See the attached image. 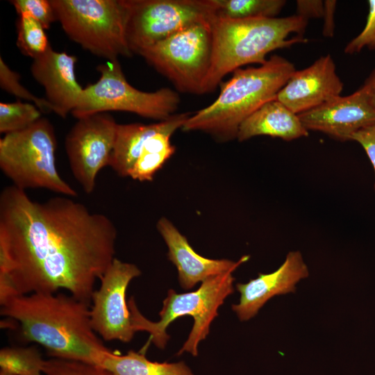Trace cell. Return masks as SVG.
Wrapping results in <instances>:
<instances>
[{
  "mask_svg": "<svg viewBox=\"0 0 375 375\" xmlns=\"http://www.w3.org/2000/svg\"><path fill=\"white\" fill-rule=\"evenodd\" d=\"M117 231L102 213L69 197L34 201L15 185L0 194V280L17 294L66 290L91 303L114 260Z\"/></svg>",
  "mask_w": 375,
  "mask_h": 375,
  "instance_id": "obj_1",
  "label": "cell"
},
{
  "mask_svg": "<svg viewBox=\"0 0 375 375\" xmlns=\"http://www.w3.org/2000/svg\"><path fill=\"white\" fill-rule=\"evenodd\" d=\"M1 315L15 320L23 340L43 346L55 358L97 366L109 350L93 330L90 304L62 292H35L12 297Z\"/></svg>",
  "mask_w": 375,
  "mask_h": 375,
  "instance_id": "obj_2",
  "label": "cell"
},
{
  "mask_svg": "<svg viewBox=\"0 0 375 375\" xmlns=\"http://www.w3.org/2000/svg\"><path fill=\"white\" fill-rule=\"evenodd\" d=\"M308 20L298 15L285 17L226 19L217 17L211 25L212 56L202 94L212 92L224 77L242 66L263 65L276 49L300 42Z\"/></svg>",
  "mask_w": 375,
  "mask_h": 375,
  "instance_id": "obj_3",
  "label": "cell"
},
{
  "mask_svg": "<svg viewBox=\"0 0 375 375\" xmlns=\"http://www.w3.org/2000/svg\"><path fill=\"white\" fill-rule=\"evenodd\" d=\"M295 71L292 62L277 55L259 67L235 70L221 85L217 98L191 115L182 130L203 131L221 142L237 138L241 124L261 106L276 99Z\"/></svg>",
  "mask_w": 375,
  "mask_h": 375,
  "instance_id": "obj_4",
  "label": "cell"
},
{
  "mask_svg": "<svg viewBox=\"0 0 375 375\" xmlns=\"http://www.w3.org/2000/svg\"><path fill=\"white\" fill-rule=\"evenodd\" d=\"M233 272L229 271L209 278L193 292L177 293L169 289L163 300L158 322H151L143 316L131 297L128 306L135 331L149 333L150 340L163 349L169 339L167 333L169 325L178 317L191 316L194 319L192 330L177 355L188 352L193 356H198L199 344L208 335L210 324L218 315L219 308L234 292Z\"/></svg>",
  "mask_w": 375,
  "mask_h": 375,
  "instance_id": "obj_5",
  "label": "cell"
},
{
  "mask_svg": "<svg viewBox=\"0 0 375 375\" xmlns=\"http://www.w3.org/2000/svg\"><path fill=\"white\" fill-rule=\"evenodd\" d=\"M56 138L52 124L41 117L28 127L0 140V168L15 187L42 188L75 197L76 191L59 174Z\"/></svg>",
  "mask_w": 375,
  "mask_h": 375,
  "instance_id": "obj_6",
  "label": "cell"
},
{
  "mask_svg": "<svg viewBox=\"0 0 375 375\" xmlns=\"http://www.w3.org/2000/svg\"><path fill=\"white\" fill-rule=\"evenodd\" d=\"M50 1L64 32L82 48L108 60L132 56L121 0Z\"/></svg>",
  "mask_w": 375,
  "mask_h": 375,
  "instance_id": "obj_7",
  "label": "cell"
},
{
  "mask_svg": "<svg viewBox=\"0 0 375 375\" xmlns=\"http://www.w3.org/2000/svg\"><path fill=\"white\" fill-rule=\"evenodd\" d=\"M99 79L83 88L72 112L76 119L108 111H124L163 121L175 114L178 94L167 88L154 92L139 90L128 83L118 60H108L97 67Z\"/></svg>",
  "mask_w": 375,
  "mask_h": 375,
  "instance_id": "obj_8",
  "label": "cell"
},
{
  "mask_svg": "<svg viewBox=\"0 0 375 375\" xmlns=\"http://www.w3.org/2000/svg\"><path fill=\"white\" fill-rule=\"evenodd\" d=\"M125 36L131 53H139L188 27L212 25L217 0H121Z\"/></svg>",
  "mask_w": 375,
  "mask_h": 375,
  "instance_id": "obj_9",
  "label": "cell"
},
{
  "mask_svg": "<svg viewBox=\"0 0 375 375\" xmlns=\"http://www.w3.org/2000/svg\"><path fill=\"white\" fill-rule=\"evenodd\" d=\"M181 92L202 94L212 56L211 25L188 27L139 53Z\"/></svg>",
  "mask_w": 375,
  "mask_h": 375,
  "instance_id": "obj_10",
  "label": "cell"
},
{
  "mask_svg": "<svg viewBox=\"0 0 375 375\" xmlns=\"http://www.w3.org/2000/svg\"><path fill=\"white\" fill-rule=\"evenodd\" d=\"M117 124L107 112L78 119L65 147L73 176L86 194L93 192L101 169L109 166Z\"/></svg>",
  "mask_w": 375,
  "mask_h": 375,
  "instance_id": "obj_11",
  "label": "cell"
},
{
  "mask_svg": "<svg viewBox=\"0 0 375 375\" xmlns=\"http://www.w3.org/2000/svg\"><path fill=\"white\" fill-rule=\"evenodd\" d=\"M141 271L133 263L116 258L100 278L90 303L91 325L105 341L130 342L135 333L126 301L127 288Z\"/></svg>",
  "mask_w": 375,
  "mask_h": 375,
  "instance_id": "obj_12",
  "label": "cell"
},
{
  "mask_svg": "<svg viewBox=\"0 0 375 375\" xmlns=\"http://www.w3.org/2000/svg\"><path fill=\"white\" fill-rule=\"evenodd\" d=\"M299 115L308 130L322 132L342 141L375 124V110L362 86L350 95L335 97Z\"/></svg>",
  "mask_w": 375,
  "mask_h": 375,
  "instance_id": "obj_13",
  "label": "cell"
},
{
  "mask_svg": "<svg viewBox=\"0 0 375 375\" xmlns=\"http://www.w3.org/2000/svg\"><path fill=\"white\" fill-rule=\"evenodd\" d=\"M342 89L343 83L336 73L335 62L328 54L309 67L296 70L276 99L299 115L340 96Z\"/></svg>",
  "mask_w": 375,
  "mask_h": 375,
  "instance_id": "obj_14",
  "label": "cell"
},
{
  "mask_svg": "<svg viewBox=\"0 0 375 375\" xmlns=\"http://www.w3.org/2000/svg\"><path fill=\"white\" fill-rule=\"evenodd\" d=\"M308 275V267L300 251H290L274 272L259 274L246 283L236 284L240 297L238 303L232 305V310L240 321H247L255 317L273 297L294 292L296 284Z\"/></svg>",
  "mask_w": 375,
  "mask_h": 375,
  "instance_id": "obj_15",
  "label": "cell"
},
{
  "mask_svg": "<svg viewBox=\"0 0 375 375\" xmlns=\"http://www.w3.org/2000/svg\"><path fill=\"white\" fill-rule=\"evenodd\" d=\"M76 56L54 51L50 46L31 66L33 77L44 88V98L62 118L72 113L83 90L76 77Z\"/></svg>",
  "mask_w": 375,
  "mask_h": 375,
  "instance_id": "obj_16",
  "label": "cell"
},
{
  "mask_svg": "<svg viewBox=\"0 0 375 375\" xmlns=\"http://www.w3.org/2000/svg\"><path fill=\"white\" fill-rule=\"evenodd\" d=\"M156 227L167 246L168 258L177 269L180 285L185 290L212 276L234 272L249 258L244 256L233 261L205 258L194 250L187 238L166 217L159 219Z\"/></svg>",
  "mask_w": 375,
  "mask_h": 375,
  "instance_id": "obj_17",
  "label": "cell"
},
{
  "mask_svg": "<svg viewBox=\"0 0 375 375\" xmlns=\"http://www.w3.org/2000/svg\"><path fill=\"white\" fill-rule=\"evenodd\" d=\"M258 135L291 141L308 135L299 115L277 99L267 101L240 126L237 138L242 142Z\"/></svg>",
  "mask_w": 375,
  "mask_h": 375,
  "instance_id": "obj_18",
  "label": "cell"
},
{
  "mask_svg": "<svg viewBox=\"0 0 375 375\" xmlns=\"http://www.w3.org/2000/svg\"><path fill=\"white\" fill-rule=\"evenodd\" d=\"M188 113L174 114L165 120L151 124H118L109 166L119 176H129L145 141L155 133L172 126Z\"/></svg>",
  "mask_w": 375,
  "mask_h": 375,
  "instance_id": "obj_19",
  "label": "cell"
},
{
  "mask_svg": "<svg viewBox=\"0 0 375 375\" xmlns=\"http://www.w3.org/2000/svg\"><path fill=\"white\" fill-rule=\"evenodd\" d=\"M113 375H194L183 361L159 362L146 358L142 352L129 351L119 355L109 350L101 358L100 365Z\"/></svg>",
  "mask_w": 375,
  "mask_h": 375,
  "instance_id": "obj_20",
  "label": "cell"
},
{
  "mask_svg": "<svg viewBox=\"0 0 375 375\" xmlns=\"http://www.w3.org/2000/svg\"><path fill=\"white\" fill-rule=\"evenodd\" d=\"M190 115L189 112L172 126L155 133L145 141L130 173L131 178L140 182L153 180L156 173L175 151V147L170 141L172 134L182 128Z\"/></svg>",
  "mask_w": 375,
  "mask_h": 375,
  "instance_id": "obj_21",
  "label": "cell"
},
{
  "mask_svg": "<svg viewBox=\"0 0 375 375\" xmlns=\"http://www.w3.org/2000/svg\"><path fill=\"white\" fill-rule=\"evenodd\" d=\"M217 17L226 19L274 18L281 12L284 0H217Z\"/></svg>",
  "mask_w": 375,
  "mask_h": 375,
  "instance_id": "obj_22",
  "label": "cell"
},
{
  "mask_svg": "<svg viewBox=\"0 0 375 375\" xmlns=\"http://www.w3.org/2000/svg\"><path fill=\"white\" fill-rule=\"evenodd\" d=\"M44 362L35 347H4L0 351L1 372L12 375H40Z\"/></svg>",
  "mask_w": 375,
  "mask_h": 375,
  "instance_id": "obj_23",
  "label": "cell"
},
{
  "mask_svg": "<svg viewBox=\"0 0 375 375\" xmlns=\"http://www.w3.org/2000/svg\"><path fill=\"white\" fill-rule=\"evenodd\" d=\"M17 28V46L25 56L35 59L51 46L44 28L33 18L26 15H19Z\"/></svg>",
  "mask_w": 375,
  "mask_h": 375,
  "instance_id": "obj_24",
  "label": "cell"
},
{
  "mask_svg": "<svg viewBox=\"0 0 375 375\" xmlns=\"http://www.w3.org/2000/svg\"><path fill=\"white\" fill-rule=\"evenodd\" d=\"M42 112L30 102L0 103V133L4 135L23 130L41 118Z\"/></svg>",
  "mask_w": 375,
  "mask_h": 375,
  "instance_id": "obj_25",
  "label": "cell"
},
{
  "mask_svg": "<svg viewBox=\"0 0 375 375\" xmlns=\"http://www.w3.org/2000/svg\"><path fill=\"white\" fill-rule=\"evenodd\" d=\"M0 87L8 93L16 97L32 102L42 112H53L51 104L45 98L38 97L33 94L20 83V75L11 69L0 58Z\"/></svg>",
  "mask_w": 375,
  "mask_h": 375,
  "instance_id": "obj_26",
  "label": "cell"
},
{
  "mask_svg": "<svg viewBox=\"0 0 375 375\" xmlns=\"http://www.w3.org/2000/svg\"><path fill=\"white\" fill-rule=\"evenodd\" d=\"M42 372L45 375H113L99 366L55 358L44 360Z\"/></svg>",
  "mask_w": 375,
  "mask_h": 375,
  "instance_id": "obj_27",
  "label": "cell"
},
{
  "mask_svg": "<svg viewBox=\"0 0 375 375\" xmlns=\"http://www.w3.org/2000/svg\"><path fill=\"white\" fill-rule=\"evenodd\" d=\"M19 15H26L38 22L44 29H48L56 17L50 0L10 1Z\"/></svg>",
  "mask_w": 375,
  "mask_h": 375,
  "instance_id": "obj_28",
  "label": "cell"
},
{
  "mask_svg": "<svg viewBox=\"0 0 375 375\" xmlns=\"http://www.w3.org/2000/svg\"><path fill=\"white\" fill-rule=\"evenodd\" d=\"M369 12L362 31L345 47L344 53L353 54L365 48L375 49V0H369Z\"/></svg>",
  "mask_w": 375,
  "mask_h": 375,
  "instance_id": "obj_29",
  "label": "cell"
},
{
  "mask_svg": "<svg viewBox=\"0 0 375 375\" xmlns=\"http://www.w3.org/2000/svg\"><path fill=\"white\" fill-rule=\"evenodd\" d=\"M351 140L356 141L362 146L375 172V124L357 131L351 137Z\"/></svg>",
  "mask_w": 375,
  "mask_h": 375,
  "instance_id": "obj_30",
  "label": "cell"
},
{
  "mask_svg": "<svg viewBox=\"0 0 375 375\" xmlns=\"http://www.w3.org/2000/svg\"><path fill=\"white\" fill-rule=\"evenodd\" d=\"M297 15L307 20L308 18L323 17L324 1L321 0H298L297 1Z\"/></svg>",
  "mask_w": 375,
  "mask_h": 375,
  "instance_id": "obj_31",
  "label": "cell"
},
{
  "mask_svg": "<svg viewBox=\"0 0 375 375\" xmlns=\"http://www.w3.org/2000/svg\"><path fill=\"white\" fill-rule=\"evenodd\" d=\"M335 6L336 1L334 0L324 1L323 35L327 38H331L334 35Z\"/></svg>",
  "mask_w": 375,
  "mask_h": 375,
  "instance_id": "obj_32",
  "label": "cell"
},
{
  "mask_svg": "<svg viewBox=\"0 0 375 375\" xmlns=\"http://www.w3.org/2000/svg\"><path fill=\"white\" fill-rule=\"evenodd\" d=\"M362 87L365 88L368 99L375 110V69L367 78Z\"/></svg>",
  "mask_w": 375,
  "mask_h": 375,
  "instance_id": "obj_33",
  "label": "cell"
},
{
  "mask_svg": "<svg viewBox=\"0 0 375 375\" xmlns=\"http://www.w3.org/2000/svg\"><path fill=\"white\" fill-rule=\"evenodd\" d=\"M0 375H12V374L6 373V372H0Z\"/></svg>",
  "mask_w": 375,
  "mask_h": 375,
  "instance_id": "obj_34",
  "label": "cell"
}]
</instances>
